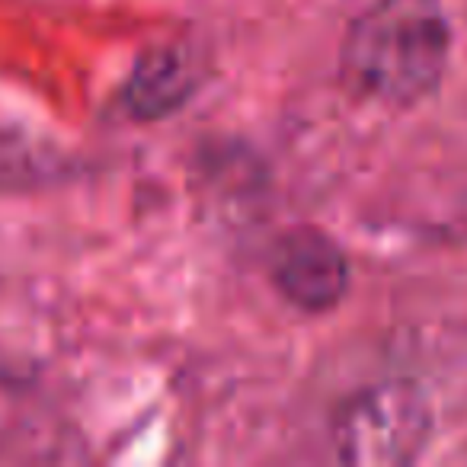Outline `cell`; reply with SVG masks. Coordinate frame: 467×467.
Returning <instances> with one entry per match:
<instances>
[{
	"label": "cell",
	"instance_id": "obj_1",
	"mask_svg": "<svg viewBox=\"0 0 467 467\" xmlns=\"http://www.w3.org/2000/svg\"><path fill=\"white\" fill-rule=\"evenodd\" d=\"M451 58V23L441 0H375L349 23L339 74L356 97L410 109L441 84Z\"/></svg>",
	"mask_w": 467,
	"mask_h": 467
},
{
	"label": "cell",
	"instance_id": "obj_2",
	"mask_svg": "<svg viewBox=\"0 0 467 467\" xmlns=\"http://www.w3.org/2000/svg\"><path fill=\"white\" fill-rule=\"evenodd\" d=\"M432 439V407L413 381H378L352 394L333 420V451L352 467H403Z\"/></svg>",
	"mask_w": 467,
	"mask_h": 467
},
{
	"label": "cell",
	"instance_id": "obj_3",
	"mask_svg": "<svg viewBox=\"0 0 467 467\" xmlns=\"http://www.w3.org/2000/svg\"><path fill=\"white\" fill-rule=\"evenodd\" d=\"M273 282L301 314H327L346 298L352 269L343 247L317 227H295L273 254Z\"/></svg>",
	"mask_w": 467,
	"mask_h": 467
},
{
	"label": "cell",
	"instance_id": "obj_4",
	"mask_svg": "<svg viewBox=\"0 0 467 467\" xmlns=\"http://www.w3.org/2000/svg\"><path fill=\"white\" fill-rule=\"evenodd\" d=\"M199 90V71L182 48H150L135 61L122 87L125 112L138 122H161L180 112Z\"/></svg>",
	"mask_w": 467,
	"mask_h": 467
}]
</instances>
